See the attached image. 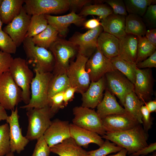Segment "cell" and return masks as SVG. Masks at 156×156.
Returning a JSON list of instances; mask_svg holds the SVG:
<instances>
[{
	"instance_id": "cell-2",
	"label": "cell",
	"mask_w": 156,
	"mask_h": 156,
	"mask_svg": "<svg viewBox=\"0 0 156 156\" xmlns=\"http://www.w3.org/2000/svg\"><path fill=\"white\" fill-rule=\"evenodd\" d=\"M26 109L28 125L25 137L29 141L37 140L43 135L51 123V119L55 114L48 105Z\"/></svg>"
},
{
	"instance_id": "cell-3",
	"label": "cell",
	"mask_w": 156,
	"mask_h": 156,
	"mask_svg": "<svg viewBox=\"0 0 156 156\" xmlns=\"http://www.w3.org/2000/svg\"><path fill=\"white\" fill-rule=\"evenodd\" d=\"M49 49L55 59L53 75L66 73L71 60L78 53L77 48L68 40L58 38Z\"/></svg>"
},
{
	"instance_id": "cell-8",
	"label": "cell",
	"mask_w": 156,
	"mask_h": 156,
	"mask_svg": "<svg viewBox=\"0 0 156 156\" xmlns=\"http://www.w3.org/2000/svg\"><path fill=\"white\" fill-rule=\"evenodd\" d=\"M22 90L8 71L0 76V103L7 110H14L21 101Z\"/></svg>"
},
{
	"instance_id": "cell-42",
	"label": "cell",
	"mask_w": 156,
	"mask_h": 156,
	"mask_svg": "<svg viewBox=\"0 0 156 156\" xmlns=\"http://www.w3.org/2000/svg\"><path fill=\"white\" fill-rule=\"evenodd\" d=\"M102 2L103 3H105L109 5L114 14L126 16L127 15L123 0H102Z\"/></svg>"
},
{
	"instance_id": "cell-15",
	"label": "cell",
	"mask_w": 156,
	"mask_h": 156,
	"mask_svg": "<svg viewBox=\"0 0 156 156\" xmlns=\"http://www.w3.org/2000/svg\"><path fill=\"white\" fill-rule=\"evenodd\" d=\"M30 18L23 8L19 15L3 28V31L11 38L17 47L25 38Z\"/></svg>"
},
{
	"instance_id": "cell-13",
	"label": "cell",
	"mask_w": 156,
	"mask_h": 156,
	"mask_svg": "<svg viewBox=\"0 0 156 156\" xmlns=\"http://www.w3.org/2000/svg\"><path fill=\"white\" fill-rule=\"evenodd\" d=\"M115 69L110 59L104 56L97 48L86 65V70L91 81H98L107 73Z\"/></svg>"
},
{
	"instance_id": "cell-23",
	"label": "cell",
	"mask_w": 156,
	"mask_h": 156,
	"mask_svg": "<svg viewBox=\"0 0 156 156\" xmlns=\"http://www.w3.org/2000/svg\"><path fill=\"white\" fill-rule=\"evenodd\" d=\"M119 40L118 56L127 62L136 65L138 37L133 34H126Z\"/></svg>"
},
{
	"instance_id": "cell-55",
	"label": "cell",
	"mask_w": 156,
	"mask_h": 156,
	"mask_svg": "<svg viewBox=\"0 0 156 156\" xmlns=\"http://www.w3.org/2000/svg\"><path fill=\"white\" fill-rule=\"evenodd\" d=\"M4 156H15L13 152L10 151Z\"/></svg>"
},
{
	"instance_id": "cell-25",
	"label": "cell",
	"mask_w": 156,
	"mask_h": 156,
	"mask_svg": "<svg viewBox=\"0 0 156 156\" xmlns=\"http://www.w3.org/2000/svg\"><path fill=\"white\" fill-rule=\"evenodd\" d=\"M126 16L113 13L101 20V26L103 31L111 34L118 39L124 36L125 32Z\"/></svg>"
},
{
	"instance_id": "cell-51",
	"label": "cell",
	"mask_w": 156,
	"mask_h": 156,
	"mask_svg": "<svg viewBox=\"0 0 156 156\" xmlns=\"http://www.w3.org/2000/svg\"><path fill=\"white\" fill-rule=\"evenodd\" d=\"M144 36L149 42L156 46V29L155 28L146 30Z\"/></svg>"
},
{
	"instance_id": "cell-10",
	"label": "cell",
	"mask_w": 156,
	"mask_h": 156,
	"mask_svg": "<svg viewBox=\"0 0 156 156\" xmlns=\"http://www.w3.org/2000/svg\"><path fill=\"white\" fill-rule=\"evenodd\" d=\"M23 7L29 16L57 14L69 9L68 0H24Z\"/></svg>"
},
{
	"instance_id": "cell-18",
	"label": "cell",
	"mask_w": 156,
	"mask_h": 156,
	"mask_svg": "<svg viewBox=\"0 0 156 156\" xmlns=\"http://www.w3.org/2000/svg\"><path fill=\"white\" fill-rule=\"evenodd\" d=\"M70 124L68 121L58 119L52 121L51 124L43 135L50 147L70 137Z\"/></svg>"
},
{
	"instance_id": "cell-47",
	"label": "cell",
	"mask_w": 156,
	"mask_h": 156,
	"mask_svg": "<svg viewBox=\"0 0 156 156\" xmlns=\"http://www.w3.org/2000/svg\"><path fill=\"white\" fill-rule=\"evenodd\" d=\"M68 1L69 9L75 12L77 10L82 8L85 6L91 4L94 2V1L90 0H68Z\"/></svg>"
},
{
	"instance_id": "cell-5",
	"label": "cell",
	"mask_w": 156,
	"mask_h": 156,
	"mask_svg": "<svg viewBox=\"0 0 156 156\" xmlns=\"http://www.w3.org/2000/svg\"><path fill=\"white\" fill-rule=\"evenodd\" d=\"M35 75L31 84V98L29 103L21 108H41L48 105L49 84L53 75L51 72H44L34 69Z\"/></svg>"
},
{
	"instance_id": "cell-49",
	"label": "cell",
	"mask_w": 156,
	"mask_h": 156,
	"mask_svg": "<svg viewBox=\"0 0 156 156\" xmlns=\"http://www.w3.org/2000/svg\"><path fill=\"white\" fill-rule=\"evenodd\" d=\"M75 92V88L71 86L68 88L64 92V103L65 107L66 106L68 102L73 99Z\"/></svg>"
},
{
	"instance_id": "cell-54",
	"label": "cell",
	"mask_w": 156,
	"mask_h": 156,
	"mask_svg": "<svg viewBox=\"0 0 156 156\" xmlns=\"http://www.w3.org/2000/svg\"><path fill=\"white\" fill-rule=\"evenodd\" d=\"M127 153V150L125 148H123L116 154L108 156H127L126 155Z\"/></svg>"
},
{
	"instance_id": "cell-11",
	"label": "cell",
	"mask_w": 156,
	"mask_h": 156,
	"mask_svg": "<svg viewBox=\"0 0 156 156\" xmlns=\"http://www.w3.org/2000/svg\"><path fill=\"white\" fill-rule=\"evenodd\" d=\"M105 77L106 88L118 98L123 106L126 96L134 90V84L116 69L107 73Z\"/></svg>"
},
{
	"instance_id": "cell-52",
	"label": "cell",
	"mask_w": 156,
	"mask_h": 156,
	"mask_svg": "<svg viewBox=\"0 0 156 156\" xmlns=\"http://www.w3.org/2000/svg\"><path fill=\"white\" fill-rule=\"evenodd\" d=\"M150 113L156 111V101H150L145 104Z\"/></svg>"
},
{
	"instance_id": "cell-12",
	"label": "cell",
	"mask_w": 156,
	"mask_h": 156,
	"mask_svg": "<svg viewBox=\"0 0 156 156\" xmlns=\"http://www.w3.org/2000/svg\"><path fill=\"white\" fill-rule=\"evenodd\" d=\"M103 31L101 25L84 33L76 32L68 41L77 48L79 53L89 58L96 49L98 38Z\"/></svg>"
},
{
	"instance_id": "cell-38",
	"label": "cell",
	"mask_w": 156,
	"mask_h": 156,
	"mask_svg": "<svg viewBox=\"0 0 156 156\" xmlns=\"http://www.w3.org/2000/svg\"><path fill=\"white\" fill-rule=\"evenodd\" d=\"M10 151L9 126L6 123L0 125V156H4Z\"/></svg>"
},
{
	"instance_id": "cell-35",
	"label": "cell",
	"mask_w": 156,
	"mask_h": 156,
	"mask_svg": "<svg viewBox=\"0 0 156 156\" xmlns=\"http://www.w3.org/2000/svg\"><path fill=\"white\" fill-rule=\"evenodd\" d=\"M48 25L44 15L36 14L31 16L25 38H32L44 30Z\"/></svg>"
},
{
	"instance_id": "cell-14",
	"label": "cell",
	"mask_w": 156,
	"mask_h": 156,
	"mask_svg": "<svg viewBox=\"0 0 156 156\" xmlns=\"http://www.w3.org/2000/svg\"><path fill=\"white\" fill-rule=\"evenodd\" d=\"M154 82L151 68H137L133 91L143 105L151 99Z\"/></svg>"
},
{
	"instance_id": "cell-9",
	"label": "cell",
	"mask_w": 156,
	"mask_h": 156,
	"mask_svg": "<svg viewBox=\"0 0 156 156\" xmlns=\"http://www.w3.org/2000/svg\"><path fill=\"white\" fill-rule=\"evenodd\" d=\"M74 117L73 124L79 127L95 132L102 136L105 134L101 119L96 112L82 106L73 109Z\"/></svg>"
},
{
	"instance_id": "cell-20",
	"label": "cell",
	"mask_w": 156,
	"mask_h": 156,
	"mask_svg": "<svg viewBox=\"0 0 156 156\" xmlns=\"http://www.w3.org/2000/svg\"><path fill=\"white\" fill-rule=\"evenodd\" d=\"M106 88L105 76L96 81H91L87 90L81 94V106L90 109L96 107L103 98Z\"/></svg>"
},
{
	"instance_id": "cell-16",
	"label": "cell",
	"mask_w": 156,
	"mask_h": 156,
	"mask_svg": "<svg viewBox=\"0 0 156 156\" xmlns=\"http://www.w3.org/2000/svg\"><path fill=\"white\" fill-rule=\"evenodd\" d=\"M19 116L16 107L6 120L9 128L10 143L11 151L20 153L24 150L29 140L22 133L19 122Z\"/></svg>"
},
{
	"instance_id": "cell-17",
	"label": "cell",
	"mask_w": 156,
	"mask_h": 156,
	"mask_svg": "<svg viewBox=\"0 0 156 156\" xmlns=\"http://www.w3.org/2000/svg\"><path fill=\"white\" fill-rule=\"evenodd\" d=\"M44 15L48 24L55 29L59 35L63 38L67 36L69 31L68 27L70 24H73L80 26L83 25L86 21L85 17L79 16L73 11L63 16Z\"/></svg>"
},
{
	"instance_id": "cell-22",
	"label": "cell",
	"mask_w": 156,
	"mask_h": 156,
	"mask_svg": "<svg viewBox=\"0 0 156 156\" xmlns=\"http://www.w3.org/2000/svg\"><path fill=\"white\" fill-rule=\"evenodd\" d=\"M96 108V112L101 119L108 116L114 114L130 115L125 109L119 104L114 95L106 88L102 101Z\"/></svg>"
},
{
	"instance_id": "cell-46",
	"label": "cell",
	"mask_w": 156,
	"mask_h": 156,
	"mask_svg": "<svg viewBox=\"0 0 156 156\" xmlns=\"http://www.w3.org/2000/svg\"><path fill=\"white\" fill-rule=\"evenodd\" d=\"M139 69L151 68L156 67V51L150 56L136 64Z\"/></svg>"
},
{
	"instance_id": "cell-34",
	"label": "cell",
	"mask_w": 156,
	"mask_h": 156,
	"mask_svg": "<svg viewBox=\"0 0 156 156\" xmlns=\"http://www.w3.org/2000/svg\"><path fill=\"white\" fill-rule=\"evenodd\" d=\"M127 12L142 17L147 8L151 5H155L156 0H124Z\"/></svg>"
},
{
	"instance_id": "cell-33",
	"label": "cell",
	"mask_w": 156,
	"mask_h": 156,
	"mask_svg": "<svg viewBox=\"0 0 156 156\" xmlns=\"http://www.w3.org/2000/svg\"><path fill=\"white\" fill-rule=\"evenodd\" d=\"M113 13L112 9L108 5L103 3L95 4L84 6L78 15L85 17L89 15H96L102 20Z\"/></svg>"
},
{
	"instance_id": "cell-45",
	"label": "cell",
	"mask_w": 156,
	"mask_h": 156,
	"mask_svg": "<svg viewBox=\"0 0 156 156\" xmlns=\"http://www.w3.org/2000/svg\"><path fill=\"white\" fill-rule=\"evenodd\" d=\"M141 112L143 127L145 131L148 133V131L151 128L153 125V120L150 113L145 105L142 106Z\"/></svg>"
},
{
	"instance_id": "cell-29",
	"label": "cell",
	"mask_w": 156,
	"mask_h": 156,
	"mask_svg": "<svg viewBox=\"0 0 156 156\" xmlns=\"http://www.w3.org/2000/svg\"><path fill=\"white\" fill-rule=\"evenodd\" d=\"M146 26L142 18L138 15L129 14L126 16L125 32L138 37L145 36L146 31Z\"/></svg>"
},
{
	"instance_id": "cell-41",
	"label": "cell",
	"mask_w": 156,
	"mask_h": 156,
	"mask_svg": "<svg viewBox=\"0 0 156 156\" xmlns=\"http://www.w3.org/2000/svg\"><path fill=\"white\" fill-rule=\"evenodd\" d=\"M64 92L58 93L48 99V105L55 114L60 109L65 107L64 103Z\"/></svg>"
},
{
	"instance_id": "cell-48",
	"label": "cell",
	"mask_w": 156,
	"mask_h": 156,
	"mask_svg": "<svg viewBox=\"0 0 156 156\" xmlns=\"http://www.w3.org/2000/svg\"><path fill=\"white\" fill-rule=\"evenodd\" d=\"M156 150V143H152L137 152L130 155V156H145Z\"/></svg>"
},
{
	"instance_id": "cell-58",
	"label": "cell",
	"mask_w": 156,
	"mask_h": 156,
	"mask_svg": "<svg viewBox=\"0 0 156 156\" xmlns=\"http://www.w3.org/2000/svg\"><path fill=\"white\" fill-rule=\"evenodd\" d=\"M2 1V0H0V5Z\"/></svg>"
},
{
	"instance_id": "cell-53",
	"label": "cell",
	"mask_w": 156,
	"mask_h": 156,
	"mask_svg": "<svg viewBox=\"0 0 156 156\" xmlns=\"http://www.w3.org/2000/svg\"><path fill=\"white\" fill-rule=\"evenodd\" d=\"M5 110L0 103V121L6 120L8 117Z\"/></svg>"
},
{
	"instance_id": "cell-31",
	"label": "cell",
	"mask_w": 156,
	"mask_h": 156,
	"mask_svg": "<svg viewBox=\"0 0 156 156\" xmlns=\"http://www.w3.org/2000/svg\"><path fill=\"white\" fill-rule=\"evenodd\" d=\"M110 60L115 69L125 75L134 84L137 68L136 65L127 62L118 56L113 57Z\"/></svg>"
},
{
	"instance_id": "cell-50",
	"label": "cell",
	"mask_w": 156,
	"mask_h": 156,
	"mask_svg": "<svg viewBox=\"0 0 156 156\" xmlns=\"http://www.w3.org/2000/svg\"><path fill=\"white\" fill-rule=\"evenodd\" d=\"M100 19L92 18L86 21L83 25L84 28L89 30L93 29L101 25Z\"/></svg>"
},
{
	"instance_id": "cell-26",
	"label": "cell",
	"mask_w": 156,
	"mask_h": 156,
	"mask_svg": "<svg viewBox=\"0 0 156 156\" xmlns=\"http://www.w3.org/2000/svg\"><path fill=\"white\" fill-rule=\"evenodd\" d=\"M50 150L59 156H88V151L77 144L71 137L51 147Z\"/></svg>"
},
{
	"instance_id": "cell-32",
	"label": "cell",
	"mask_w": 156,
	"mask_h": 156,
	"mask_svg": "<svg viewBox=\"0 0 156 156\" xmlns=\"http://www.w3.org/2000/svg\"><path fill=\"white\" fill-rule=\"evenodd\" d=\"M71 87L66 73L53 75L50 81L48 92V99L58 93L64 92Z\"/></svg>"
},
{
	"instance_id": "cell-1",
	"label": "cell",
	"mask_w": 156,
	"mask_h": 156,
	"mask_svg": "<svg viewBox=\"0 0 156 156\" xmlns=\"http://www.w3.org/2000/svg\"><path fill=\"white\" fill-rule=\"evenodd\" d=\"M149 135L144 131L141 124L126 131L106 132L102 136L116 145L126 149L129 155L147 146Z\"/></svg>"
},
{
	"instance_id": "cell-43",
	"label": "cell",
	"mask_w": 156,
	"mask_h": 156,
	"mask_svg": "<svg viewBox=\"0 0 156 156\" xmlns=\"http://www.w3.org/2000/svg\"><path fill=\"white\" fill-rule=\"evenodd\" d=\"M142 17L145 24L153 28H155L156 27V5L148 6Z\"/></svg>"
},
{
	"instance_id": "cell-39",
	"label": "cell",
	"mask_w": 156,
	"mask_h": 156,
	"mask_svg": "<svg viewBox=\"0 0 156 156\" xmlns=\"http://www.w3.org/2000/svg\"><path fill=\"white\" fill-rule=\"evenodd\" d=\"M17 47L11 38L3 30H0V50L10 54L16 53Z\"/></svg>"
},
{
	"instance_id": "cell-30",
	"label": "cell",
	"mask_w": 156,
	"mask_h": 156,
	"mask_svg": "<svg viewBox=\"0 0 156 156\" xmlns=\"http://www.w3.org/2000/svg\"><path fill=\"white\" fill-rule=\"evenodd\" d=\"M57 30L48 24L43 31L32 37V41L36 46L48 49L57 39Z\"/></svg>"
},
{
	"instance_id": "cell-40",
	"label": "cell",
	"mask_w": 156,
	"mask_h": 156,
	"mask_svg": "<svg viewBox=\"0 0 156 156\" xmlns=\"http://www.w3.org/2000/svg\"><path fill=\"white\" fill-rule=\"evenodd\" d=\"M51 152L50 147L48 146L42 135L37 139L31 156H49Z\"/></svg>"
},
{
	"instance_id": "cell-37",
	"label": "cell",
	"mask_w": 156,
	"mask_h": 156,
	"mask_svg": "<svg viewBox=\"0 0 156 156\" xmlns=\"http://www.w3.org/2000/svg\"><path fill=\"white\" fill-rule=\"evenodd\" d=\"M105 139L103 144L96 150L88 151V156H106L113 153L118 152L123 148Z\"/></svg>"
},
{
	"instance_id": "cell-19",
	"label": "cell",
	"mask_w": 156,
	"mask_h": 156,
	"mask_svg": "<svg viewBox=\"0 0 156 156\" xmlns=\"http://www.w3.org/2000/svg\"><path fill=\"white\" fill-rule=\"evenodd\" d=\"M103 127L106 132L120 131L131 129L138 122L131 116L114 114L101 118Z\"/></svg>"
},
{
	"instance_id": "cell-21",
	"label": "cell",
	"mask_w": 156,
	"mask_h": 156,
	"mask_svg": "<svg viewBox=\"0 0 156 156\" xmlns=\"http://www.w3.org/2000/svg\"><path fill=\"white\" fill-rule=\"evenodd\" d=\"M70 137L81 147H87L91 143L95 144L100 146L104 142L102 136L97 133L73 123L70 124Z\"/></svg>"
},
{
	"instance_id": "cell-44",
	"label": "cell",
	"mask_w": 156,
	"mask_h": 156,
	"mask_svg": "<svg viewBox=\"0 0 156 156\" xmlns=\"http://www.w3.org/2000/svg\"><path fill=\"white\" fill-rule=\"evenodd\" d=\"M13 59L10 54L0 51V76L8 71Z\"/></svg>"
},
{
	"instance_id": "cell-57",
	"label": "cell",
	"mask_w": 156,
	"mask_h": 156,
	"mask_svg": "<svg viewBox=\"0 0 156 156\" xmlns=\"http://www.w3.org/2000/svg\"><path fill=\"white\" fill-rule=\"evenodd\" d=\"M145 156L141 155V156ZM149 156H156V153H154L152 155Z\"/></svg>"
},
{
	"instance_id": "cell-36",
	"label": "cell",
	"mask_w": 156,
	"mask_h": 156,
	"mask_svg": "<svg viewBox=\"0 0 156 156\" xmlns=\"http://www.w3.org/2000/svg\"><path fill=\"white\" fill-rule=\"evenodd\" d=\"M156 46L149 42L144 36L138 37L135 64L146 59L155 51Z\"/></svg>"
},
{
	"instance_id": "cell-6",
	"label": "cell",
	"mask_w": 156,
	"mask_h": 156,
	"mask_svg": "<svg viewBox=\"0 0 156 156\" xmlns=\"http://www.w3.org/2000/svg\"><path fill=\"white\" fill-rule=\"evenodd\" d=\"M22 43L28 62L33 64L34 69L44 72L53 71L55 59L50 50L36 46L32 37L25 38Z\"/></svg>"
},
{
	"instance_id": "cell-4",
	"label": "cell",
	"mask_w": 156,
	"mask_h": 156,
	"mask_svg": "<svg viewBox=\"0 0 156 156\" xmlns=\"http://www.w3.org/2000/svg\"><path fill=\"white\" fill-rule=\"evenodd\" d=\"M8 72L21 90V101L25 105L28 104L31 98V84L34 78L33 73L29 68L28 62L21 57L13 58Z\"/></svg>"
},
{
	"instance_id": "cell-56",
	"label": "cell",
	"mask_w": 156,
	"mask_h": 156,
	"mask_svg": "<svg viewBox=\"0 0 156 156\" xmlns=\"http://www.w3.org/2000/svg\"><path fill=\"white\" fill-rule=\"evenodd\" d=\"M3 23L1 20V19L0 18V30L2 29V27L3 25Z\"/></svg>"
},
{
	"instance_id": "cell-7",
	"label": "cell",
	"mask_w": 156,
	"mask_h": 156,
	"mask_svg": "<svg viewBox=\"0 0 156 156\" xmlns=\"http://www.w3.org/2000/svg\"><path fill=\"white\" fill-rule=\"evenodd\" d=\"M89 58L79 53L75 61H72L66 72L71 86L76 92L82 94L87 90L90 83L89 75L86 70Z\"/></svg>"
},
{
	"instance_id": "cell-27",
	"label": "cell",
	"mask_w": 156,
	"mask_h": 156,
	"mask_svg": "<svg viewBox=\"0 0 156 156\" xmlns=\"http://www.w3.org/2000/svg\"><path fill=\"white\" fill-rule=\"evenodd\" d=\"M24 0H2L0 5V18L3 23H10L20 14Z\"/></svg>"
},
{
	"instance_id": "cell-24",
	"label": "cell",
	"mask_w": 156,
	"mask_h": 156,
	"mask_svg": "<svg viewBox=\"0 0 156 156\" xmlns=\"http://www.w3.org/2000/svg\"><path fill=\"white\" fill-rule=\"evenodd\" d=\"M119 45V39L104 31L100 34L97 39V48L110 59L118 55Z\"/></svg>"
},
{
	"instance_id": "cell-28",
	"label": "cell",
	"mask_w": 156,
	"mask_h": 156,
	"mask_svg": "<svg viewBox=\"0 0 156 156\" xmlns=\"http://www.w3.org/2000/svg\"><path fill=\"white\" fill-rule=\"evenodd\" d=\"M143 105L134 91L126 96L123 105L126 112L140 124H142V106Z\"/></svg>"
}]
</instances>
